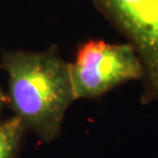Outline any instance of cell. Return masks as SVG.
I'll list each match as a JSON object with an SVG mask.
<instances>
[{
	"label": "cell",
	"instance_id": "obj_1",
	"mask_svg": "<svg viewBox=\"0 0 158 158\" xmlns=\"http://www.w3.org/2000/svg\"><path fill=\"white\" fill-rule=\"evenodd\" d=\"M1 68L7 74V100L15 116L42 141L52 142L75 101L70 63L53 45L44 52H4Z\"/></svg>",
	"mask_w": 158,
	"mask_h": 158
},
{
	"label": "cell",
	"instance_id": "obj_5",
	"mask_svg": "<svg viewBox=\"0 0 158 158\" xmlns=\"http://www.w3.org/2000/svg\"><path fill=\"white\" fill-rule=\"evenodd\" d=\"M6 101H7V98H6L4 93H3L1 86H0V111H1V109L3 108V106L5 105Z\"/></svg>",
	"mask_w": 158,
	"mask_h": 158
},
{
	"label": "cell",
	"instance_id": "obj_2",
	"mask_svg": "<svg viewBox=\"0 0 158 158\" xmlns=\"http://www.w3.org/2000/svg\"><path fill=\"white\" fill-rule=\"evenodd\" d=\"M70 72L75 100L96 99L144 76L141 60L131 44L101 39L80 44Z\"/></svg>",
	"mask_w": 158,
	"mask_h": 158
},
{
	"label": "cell",
	"instance_id": "obj_3",
	"mask_svg": "<svg viewBox=\"0 0 158 158\" xmlns=\"http://www.w3.org/2000/svg\"><path fill=\"white\" fill-rule=\"evenodd\" d=\"M137 52L144 69L142 102L158 103V0H89Z\"/></svg>",
	"mask_w": 158,
	"mask_h": 158
},
{
	"label": "cell",
	"instance_id": "obj_4",
	"mask_svg": "<svg viewBox=\"0 0 158 158\" xmlns=\"http://www.w3.org/2000/svg\"><path fill=\"white\" fill-rule=\"evenodd\" d=\"M25 128L17 116L0 121V158L15 157Z\"/></svg>",
	"mask_w": 158,
	"mask_h": 158
}]
</instances>
